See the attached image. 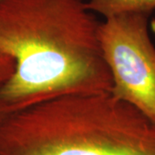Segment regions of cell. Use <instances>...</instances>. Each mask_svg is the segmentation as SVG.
Wrapping results in <instances>:
<instances>
[{
    "mask_svg": "<svg viewBox=\"0 0 155 155\" xmlns=\"http://www.w3.org/2000/svg\"><path fill=\"white\" fill-rule=\"evenodd\" d=\"M86 0H3L0 53L15 63L0 87L6 115L71 94L109 92L112 77Z\"/></svg>",
    "mask_w": 155,
    "mask_h": 155,
    "instance_id": "1",
    "label": "cell"
},
{
    "mask_svg": "<svg viewBox=\"0 0 155 155\" xmlns=\"http://www.w3.org/2000/svg\"><path fill=\"white\" fill-rule=\"evenodd\" d=\"M15 63L11 57L0 53V87L11 77Z\"/></svg>",
    "mask_w": 155,
    "mask_h": 155,
    "instance_id": "5",
    "label": "cell"
},
{
    "mask_svg": "<svg viewBox=\"0 0 155 155\" xmlns=\"http://www.w3.org/2000/svg\"><path fill=\"white\" fill-rule=\"evenodd\" d=\"M88 9L105 18L126 13H147L155 10V0H86Z\"/></svg>",
    "mask_w": 155,
    "mask_h": 155,
    "instance_id": "4",
    "label": "cell"
},
{
    "mask_svg": "<svg viewBox=\"0 0 155 155\" xmlns=\"http://www.w3.org/2000/svg\"><path fill=\"white\" fill-rule=\"evenodd\" d=\"M6 116H7V115H6L5 113L2 110V109L0 108V123H1V122H2L4 119H5V117Z\"/></svg>",
    "mask_w": 155,
    "mask_h": 155,
    "instance_id": "6",
    "label": "cell"
},
{
    "mask_svg": "<svg viewBox=\"0 0 155 155\" xmlns=\"http://www.w3.org/2000/svg\"><path fill=\"white\" fill-rule=\"evenodd\" d=\"M0 155H155V123L110 91L66 95L6 116Z\"/></svg>",
    "mask_w": 155,
    "mask_h": 155,
    "instance_id": "2",
    "label": "cell"
},
{
    "mask_svg": "<svg viewBox=\"0 0 155 155\" xmlns=\"http://www.w3.org/2000/svg\"><path fill=\"white\" fill-rule=\"evenodd\" d=\"M1 1H3V0H0V2H1Z\"/></svg>",
    "mask_w": 155,
    "mask_h": 155,
    "instance_id": "9",
    "label": "cell"
},
{
    "mask_svg": "<svg viewBox=\"0 0 155 155\" xmlns=\"http://www.w3.org/2000/svg\"><path fill=\"white\" fill-rule=\"evenodd\" d=\"M147 13H126L100 23L99 41L112 77L110 92L155 123V46Z\"/></svg>",
    "mask_w": 155,
    "mask_h": 155,
    "instance_id": "3",
    "label": "cell"
},
{
    "mask_svg": "<svg viewBox=\"0 0 155 155\" xmlns=\"http://www.w3.org/2000/svg\"><path fill=\"white\" fill-rule=\"evenodd\" d=\"M151 28H152L153 33L154 34V35H155V23L153 21H152V22H151Z\"/></svg>",
    "mask_w": 155,
    "mask_h": 155,
    "instance_id": "7",
    "label": "cell"
},
{
    "mask_svg": "<svg viewBox=\"0 0 155 155\" xmlns=\"http://www.w3.org/2000/svg\"><path fill=\"white\" fill-rule=\"evenodd\" d=\"M153 22H154V23H155V20H153Z\"/></svg>",
    "mask_w": 155,
    "mask_h": 155,
    "instance_id": "8",
    "label": "cell"
}]
</instances>
